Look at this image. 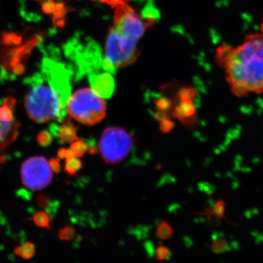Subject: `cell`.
I'll use <instances>...</instances> for the list:
<instances>
[{
  "mask_svg": "<svg viewBox=\"0 0 263 263\" xmlns=\"http://www.w3.org/2000/svg\"><path fill=\"white\" fill-rule=\"evenodd\" d=\"M25 108L29 117L38 123L64 121L71 96L70 75L65 65L46 59L41 70L28 80Z\"/></svg>",
  "mask_w": 263,
  "mask_h": 263,
  "instance_id": "6da1fadb",
  "label": "cell"
},
{
  "mask_svg": "<svg viewBox=\"0 0 263 263\" xmlns=\"http://www.w3.org/2000/svg\"><path fill=\"white\" fill-rule=\"evenodd\" d=\"M216 60L235 96L263 93V38L260 32L246 35L239 46H219Z\"/></svg>",
  "mask_w": 263,
  "mask_h": 263,
  "instance_id": "7a4b0ae2",
  "label": "cell"
},
{
  "mask_svg": "<svg viewBox=\"0 0 263 263\" xmlns=\"http://www.w3.org/2000/svg\"><path fill=\"white\" fill-rule=\"evenodd\" d=\"M114 9L104 52V65L108 71L126 68L138 59V43L154 23L153 18L143 17L129 4Z\"/></svg>",
  "mask_w": 263,
  "mask_h": 263,
  "instance_id": "3957f363",
  "label": "cell"
},
{
  "mask_svg": "<svg viewBox=\"0 0 263 263\" xmlns=\"http://www.w3.org/2000/svg\"><path fill=\"white\" fill-rule=\"evenodd\" d=\"M107 105L103 96L93 88H82L72 94L67 104V112L81 124L93 126L106 116Z\"/></svg>",
  "mask_w": 263,
  "mask_h": 263,
  "instance_id": "277c9868",
  "label": "cell"
},
{
  "mask_svg": "<svg viewBox=\"0 0 263 263\" xmlns=\"http://www.w3.org/2000/svg\"><path fill=\"white\" fill-rule=\"evenodd\" d=\"M135 140L124 128L111 127L102 132L99 143V152L108 164H117L127 158L133 148Z\"/></svg>",
  "mask_w": 263,
  "mask_h": 263,
  "instance_id": "5b68a950",
  "label": "cell"
},
{
  "mask_svg": "<svg viewBox=\"0 0 263 263\" xmlns=\"http://www.w3.org/2000/svg\"><path fill=\"white\" fill-rule=\"evenodd\" d=\"M22 182L31 190H41L51 182L53 173L48 162L41 156L31 157L23 163L21 169Z\"/></svg>",
  "mask_w": 263,
  "mask_h": 263,
  "instance_id": "8992f818",
  "label": "cell"
},
{
  "mask_svg": "<svg viewBox=\"0 0 263 263\" xmlns=\"http://www.w3.org/2000/svg\"><path fill=\"white\" fill-rule=\"evenodd\" d=\"M194 114L195 110L192 102L187 100L175 109L174 115L180 121L187 124V123H193Z\"/></svg>",
  "mask_w": 263,
  "mask_h": 263,
  "instance_id": "52a82bcc",
  "label": "cell"
},
{
  "mask_svg": "<svg viewBox=\"0 0 263 263\" xmlns=\"http://www.w3.org/2000/svg\"><path fill=\"white\" fill-rule=\"evenodd\" d=\"M58 135L65 143H71L79 140L77 135L76 127L69 120H67L61 127H59Z\"/></svg>",
  "mask_w": 263,
  "mask_h": 263,
  "instance_id": "ba28073f",
  "label": "cell"
},
{
  "mask_svg": "<svg viewBox=\"0 0 263 263\" xmlns=\"http://www.w3.org/2000/svg\"><path fill=\"white\" fill-rule=\"evenodd\" d=\"M15 138V129L9 122L0 121V151L6 149Z\"/></svg>",
  "mask_w": 263,
  "mask_h": 263,
  "instance_id": "9c48e42d",
  "label": "cell"
},
{
  "mask_svg": "<svg viewBox=\"0 0 263 263\" xmlns=\"http://www.w3.org/2000/svg\"><path fill=\"white\" fill-rule=\"evenodd\" d=\"M36 202L38 206L45 209L52 219L53 215H54L57 212L58 206H59L57 202L54 203L50 197L45 194L38 195L36 198Z\"/></svg>",
  "mask_w": 263,
  "mask_h": 263,
  "instance_id": "30bf717a",
  "label": "cell"
},
{
  "mask_svg": "<svg viewBox=\"0 0 263 263\" xmlns=\"http://www.w3.org/2000/svg\"><path fill=\"white\" fill-rule=\"evenodd\" d=\"M15 99L9 98L4 103L0 105V121H11L14 120L13 117V108H14Z\"/></svg>",
  "mask_w": 263,
  "mask_h": 263,
  "instance_id": "8fae6325",
  "label": "cell"
},
{
  "mask_svg": "<svg viewBox=\"0 0 263 263\" xmlns=\"http://www.w3.org/2000/svg\"><path fill=\"white\" fill-rule=\"evenodd\" d=\"M15 254L24 260H29L33 258L35 253V246L32 243L26 242L22 246H18L15 249Z\"/></svg>",
  "mask_w": 263,
  "mask_h": 263,
  "instance_id": "7c38bea8",
  "label": "cell"
},
{
  "mask_svg": "<svg viewBox=\"0 0 263 263\" xmlns=\"http://www.w3.org/2000/svg\"><path fill=\"white\" fill-rule=\"evenodd\" d=\"M173 230L171 226L166 221H162L157 226L156 236L160 240H166L173 236Z\"/></svg>",
  "mask_w": 263,
  "mask_h": 263,
  "instance_id": "4fadbf2b",
  "label": "cell"
},
{
  "mask_svg": "<svg viewBox=\"0 0 263 263\" xmlns=\"http://www.w3.org/2000/svg\"><path fill=\"white\" fill-rule=\"evenodd\" d=\"M82 168V163L78 160V157H71L66 159V164L65 169L70 175H74L76 174L78 170Z\"/></svg>",
  "mask_w": 263,
  "mask_h": 263,
  "instance_id": "5bb4252c",
  "label": "cell"
},
{
  "mask_svg": "<svg viewBox=\"0 0 263 263\" xmlns=\"http://www.w3.org/2000/svg\"><path fill=\"white\" fill-rule=\"evenodd\" d=\"M34 222L38 227H42V228H50V216L46 212H39L34 215L33 218Z\"/></svg>",
  "mask_w": 263,
  "mask_h": 263,
  "instance_id": "9a60e30c",
  "label": "cell"
},
{
  "mask_svg": "<svg viewBox=\"0 0 263 263\" xmlns=\"http://www.w3.org/2000/svg\"><path fill=\"white\" fill-rule=\"evenodd\" d=\"M70 149L72 151L74 157L79 158V157H83L88 151V145L84 141L78 140V141H74Z\"/></svg>",
  "mask_w": 263,
  "mask_h": 263,
  "instance_id": "2e32d148",
  "label": "cell"
},
{
  "mask_svg": "<svg viewBox=\"0 0 263 263\" xmlns=\"http://www.w3.org/2000/svg\"><path fill=\"white\" fill-rule=\"evenodd\" d=\"M212 249L215 253H223L228 250V243L222 237H217L212 243Z\"/></svg>",
  "mask_w": 263,
  "mask_h": 263,
  "instance_id": "e0dca14e",
  "label": "cell"
},
{
  "mask_svg": "<svg viewBox=\"0 0 263 263\" xmlns=\"http://www.w3.org/2000/svg\"><path fill=\"white\" fill-rule=\"evenodd\" d=\"M37 141L41 146H48L53 141V135L49 132L42 131L38 134Z\"/></svg>",
  "mask_w": 263,
  "mask_h": 263,
  "instance_id": "ac0fdd59",
  "label": "cell"
},
{
  "mask_svg": "<svg viewBox=\"0 0 263 263\" xmlns=\"http://www.w3.org/2000/svg\"><path fill=\"white\" fill-rule=\"evenodd\" d=\"M75 236V230L73 227L67 226L61 229L59 232V239L60 240H71Z\"/></svg>",
  "mask_w": 263,
  "mask_h": 263,
  "instance_id": "d6986e66",
  "label": "cell"
},
{
  "mask_svg": "<svg viewBox=\"0 0 263 263\" xmlns=\"http://www.w3.org/2000/svg\"><path fill=\"white\" fill-rule=\"evenodd\" d=\"M225 212V203L223 200L216 202L212 210L210 211L211 215H215L217 218H224Z\"/></svg>",
  "mask_w": 263,
  "mask_h": 263,
  "instance_id": "ffe728a7",
  "label": "cell"
},
{
  "mask_svg": "<svg viewBox=\"0 0 263 263\" xmlns=\"http://www.w3.org/2000/svg\"><path fill=\"white\" fill-rule=\"evenodd\" d=\"M156 258L158 261H167L170 259V252L167 247L160 246L156 249Z\"/></svg>",
  "mask_w": 263,
  "mask_h": 263,
  "instance_id": "44dd1931",
  "label": "cell"
},
{
  "mask_svg": "<svg viewBox=\"0 0 263 263\" xmlns=\"http://www.w3.org/2000/svg\"><path fill=\"white\" fill-rule=\"evenodd\" d=\"M93 1L106 4V5L112 7V8H116L118 6L128 4L129 1H131V0H93Z\"/></svg>",
  "mask_w": 263,
  "mask_h": 263,
  "instance_id": "7402d4cb",
  "label": "cell"
},
{
  "mask_svg": "<svg viewBox=\"0 0 263 263\" xmlns=\"http://www.w3.org/2000/svg\"><path fill=\"white\" fill-rule=\"evenodd\" d=\"M174 123L166 119V120L161 121L160 130L163 133H168V132H170L174 128Z\"/></svg>",
  "mask_w": 263,
  "mask_h": 263,
  "instance_id": "603a6c76",
  "label": "cell"
},
{
  "mask_svg": "<svg viewBox=\"0 0 263 263\" xmlns=\"http://www.w3.org/2000/svg\"><path fill=\"white\" fill-rule=\"evenodd\" d=\"M58 156H59L60 159H68L71 157H73V154L71 149H66V148H61L59 151H58Z\"/></svg>",
  "mask_w": 263,
  "mask_h": 263,
  "instance_id": "cb8c5ba5",
  "label": "cell"
},
{
  "mask_svg": "<svg viewBox=\"0 0 263 263\" xmlns=\"http://www.w3.org/2000/svg\"><path fill=\"white\" fill-rule=\"evenodd\" d=\"M48 163L50 169L53 172H55V173H59L61 171L60 163H59V160H56V159H50L49 160Z\"/></svg>",
  "mask_w": 263,
  "mask_h": 263,
  "instance_id": "d4e9b609",
  "label": "cell"
},
{
  "mask_svg": "<svg viewBox=\"0 0 263 263\" xmlns=\"http://www.w3.org/2000/svg\"><path fill=\"white\" fill-rule=\"evenodd\" d=\"M260 33H261V35H262L263 38V19L262 23H261V32H260Z\"/></svg>",
  "mask_w": 263,
  "mask_h": 263,
  "instance_id": "484cf974",
  "label": "cell"
},
{
  "mask_svg": "<svg viewBox=\"0 0 263 263\" xmlns=\"http://www.w3.org/2000/svg\"><path fill=\"white\" fill-rule=\"evenodd\" d=\"M37 1H41V0H37Z\"/></svg>",
  "mask_w": 263,
  "mask_h": 263,
  "instance_id": "4316f807",
  "label": "cell"
}]
</instances>
